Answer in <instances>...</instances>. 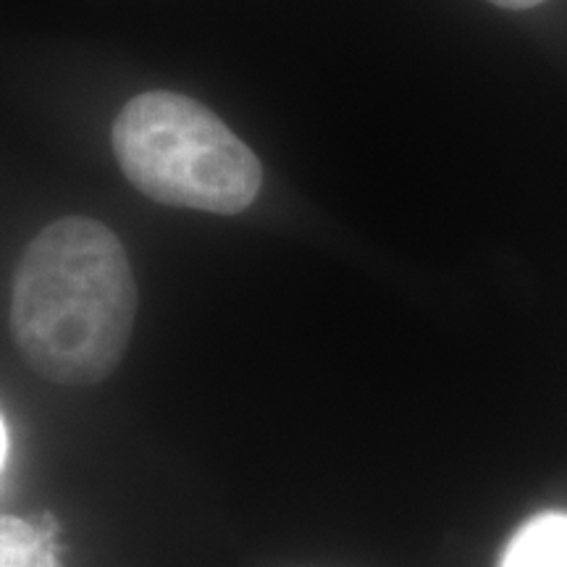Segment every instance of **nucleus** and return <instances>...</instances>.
<instances>
[{"label": "nucleus", "mask_w": 567, "mask_h": 567, "mask_svg": "<svg viewBox=\"0 0 567 567\" xmlns=\"http://www.w3.org/2000/svg\"><path fill=\"white\" fill-rule=\"evenodd\" d=\"M494 6H502V9H513V11H523V9H534V6L544 3V0H492Z\"/></svg>", "instance_id": "39448f33"}, {"label": "nucleus", "mask_w": 567, "mask_h": 567, "mask_svg": "<svg viewBox=\"0 0 567 567\" xmlns=\"http://www.w3.org/2000/svg\"><path fill=\"white\" fill-rule=\"evenodd\" d=\"M126 179L155 203L237 216L264 187L258 155L203 103L179 92H142L111 132Z\"/></svg>", "instance_id": "f03ea898"}, {"label": "nucleus", "mask_w": 567, "mask_h": 567, "mask_svg": "<svg viewBox=\"0 0 567 567\" xmlns=\"http://www.w3.org/2000/svg\"><path fill=\"white\" fill-rule=\"evenodd\" d=\"M3 457H6V429H3V421H0V465H3Z\"/></svg>", "instance_id": "423d86ee"}, {"label": "nucleus", "mask_w": 567, "mask_h": 567, "mask_svg": "<svg viewBox=\"0 0 567 567\" xmlns=\"http://www.w3.org/2000/svg\"><path fill=\"white\" fill-rule=\"evenodd\" d=\"M137 321V281L122 239L87 216L48 224L21 252L11 334L34 373L95 386L122 365Z\"/></svg>", "instance_id": "f257e3e1"}, {"label": "nucleus", "mask_w": 567, "mask_h": 567, "mask_svg": "<svg viewBox=\"0 0 567 567\" xmlns=\"http://www.w3.org/2000/svg\"><path fill=\"white\" fill-rule=\"evenodd\" d=\"M0 567H63L53 549V528L0 515Z\"/></svg>", "instance_id": "20e7f679"}, {"label": "nucleus", "mask_w": 567, "mask_h": 567, "mask_svg": "<svg viewBox=\"0 0 567 567\" xmlns=\"http://www.w3.org/2000/svg\"><path fill=\"white\" fill-rule=\"evenodd\" d=\"M499 567H567V513H542L523 523Z\"/></svg>", "instance_id": "7ed1b4c3"}]
</instances>
